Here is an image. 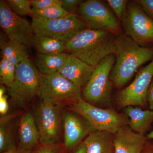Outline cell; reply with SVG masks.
Here are the masks:
<instances>
[{
    "label": "cell",
    "mask_w": 153,
    "mask_h": 153,
    "mask_svg": "<svg viewBox=\"0 0 153 153\" xmlns=\"http://www.w3.org/2000/svg\"><path fill=\"white\" fill-rule=\"evenodd\" d=\"M116 60L110 79L117 88L123 87L138 69L153 60V48L142 47L123 33L116 36Z\"/></svg>",
    "instance_id": "cell-1"
},
{
    "label": "cell",
    "mask_w": 153,
    "mask_h": 153,
    "mask_svg": "<svg viewBox=\"0 0 153 153\" xmlns=\"http://www.w3.org/2000/svg\"><path fill=\"white\" fill-rule=\"evenodd\" d=\"M116 36L105 30L87 28L66 43V51L95 67L114 53Z\"/></svg>",
    "instance_id": "cell-2"
},
{
    "label": "cell",
    "mask_w": 153,
    "mask_h": 153,
    "mask_svg": "<svg viewBox=\"0 0 153 153\" xmlns=\"http://www.w3.org/2000/svg\"><path fill=\"white\" fill-rule=\"evenodd\" d=\"M41 75L30 59L18 65L13 82L7 88L12 102L21 107L32 102L39 94Z\"/></svg>",
    "instance_id": "cell-3"
},
{
    "label": "cell",
    "mask_w": 153,
    "mask_h": 153,
    "mask_svg": "<svg viewBox=\"0 0 153 153\" xmlns=\"http://www.w3.org/2000/svg\"><path fill=\"white\" fill-rule=\"evenodd\" d=\"M66 109L84 118L95 131H106L114 134L129 120L113 108L103 109L90 104L81 98Z\"/></svg>",
    "instance_id": "cell-4"
},
{
    "label": "cell",
    "mask_w": 153,
    "mask_h": 153,
    "mask_svg": "<svg viewBox=\"0 0 153 153\" xmlns=\"http://www.w3.org/2000/svg\"><path fill=\"white\" fill-rule=\"evenodd\" d=\"M38 96L42 101L62 108L74 104L82 98V90L58 72L41 75Z\"/></svg>",
    "instance_id": "cell-5"
},
{
    "label": "cell",
    "mask_w": 153,
    "mask_h": 153,
    "mask_svg": "<svg viewBox=\"0 0 153 153\" xmlns=\"http://www.w3.org/2000/svg\"><path fill=\"white\" fill-rule=\"evenodd\" d=\"M115 60V55L112 53L96 66L90 79L82 89L84 100L95 106L109 103L112 84L110 76Z\"/></svg>",
    "instance_id": "cell-6"
},
{
    "label": "cell",
    "mask_w": 153,
    "mask_h": 153,
    "mask_svg": "<svg viewBox=\"0 0 153 153\" xmlns=\"http://www.w3.org/2000/svg\"><path fill=\"white\" fill-rule=\"evenodd\" d=\"M31 23L35 34L50 36L66 44L78 33L89 28L76 14L51 20L33 16Z\"/></svg>",
    "instance_id": "cell-7"
},
{
    "label": "cell",
    "mask_w": 153,
    "mask_h": 153,
    "mask_svg": "<svg viewBox=\"0 0 153 153\" xmlns=\"http://www.w3.org/2000/svg\"><path fill=\"white\" fill-rule=\"evenodd\" d=\"M121 24L124 34L142 47L153 48V20L135 1H128Z\"/></svg>",
    "instance_id": "cell-8"
},
{
    "label": "cell",
    "mask_w": 153,
    "mask_h": 153,
    "mask_svg": "<svg viewBox=\"0 0 153 153\" xmlns=\"http://www.w3.org/2000/svg\"><path fill=\"white\" fill-rule=\"evenodd\" d=\"M76 14L90 28L105 30L115 36L123 33L121 22L109 6L103 1H83Z\"/></svg>",
    "instance_id": "cell-9"
},
{
    "label": "cell",
    "mask_w": 153,
    "mask_h": 153,
    "mask_svg": "<svg viewBox=\"0 0 153 153\" xmlns=\"http://www.w3.org/2000/svg\"><path fill=\"white\" fill-rule=\"evenodd\" d=\"M62 107L42 101L36 110L35 117L42 144L59 143L63 130Z\"/></svg>",
    "instance_id": "cell-10"
},
{
    "label": "cell",
    "mask_w": 153,
    "mask_h": 153,
    "mask_svg": "<svg viewBox=\"0 0 153 153\" xmlns=\"http://www.w3.org/2000/svg\"><path fill=\"white\" fill-rule=\"evenodd\" d=\"M153 77V60L140 69L128 86L119 91L117 101L121 108L145 106L148 103V92Z\"/></svg>",
    "instance_id": "cell-11"
},
{
    "label": "cell",
    "mask_w": 153,
    "mask_h": 153,
    "mask_svg": "<svg viewBox=\"0 0 153 153\" xmlns=\"http://www.w3.org/2000/svg\"><path fill=\"white\" fill-rule=\"evenodd\" d=\"M0 26L10 40L20 41L29 48L33 47L32 23L11 10L3 0L0 1Z\"/></svg>",
    "instance_id": "cell-12"
},
{
    "label": "cell",
    "mask_w": 153,
    "mask_h": 153,
    "mask_svg": "<svg viewBox=\"0 0 153 153\" xmlns=\"http://www.w3.org/2000/svg\"><path fill=\"white\" fill-rule=\"evenodd\" d=\"M62 125L64 147L68 150L76 147L84 138L95 131L84 118L68 110L63 113Z\"/></svg>",
    "instance_id": "cell-13"
},
{
    "label": "cell",
    "mask_w": 153,
    "mask_h": 153,
    "mask_svg": "<svg viewBox=\"0 0 153 153\" xmlns=\"http://www.w3.org/2000/svg\"><path fill=\"white\" fill-rule=\"evenodd\" d=\"M94 68L70 54L58 73L82 90L90 79Z\"/></svg>",
    "instance_id": "cell-14"
},
{
    "label": "cell",
    "mask_w": 153,
    "mask_h": 153,
    "mask_svg": "<svg viewBox=\"0 0 153 153\" xmlns=\"http://www.w3.org/2000/svg\"><path fill=\"white\" fill-rule=\"evenodd\" d=\"M146 139L126 126L122 127L114 136L115 153H142Z\"/></svg>",
    "instance_id": "cell-15"
},
{
    "label": "cell",
    "mask_w": 153,
    "mask_h": 153,
    "mask_svg": "<svg viewBox=\"0 0 153 153\" xmlns=\"http://www.w3.org/2000/svg\"><path fill=\"white\" fill-rule=\"evenodd\" d=\"M18 148L24 150H33L41 144L40 136L35 117L31 113L22 115L18 130Z\"/></svg>",
    "instance_id": "cell-16"
},
{
    "label": "cell",
    "mask_w": 153,
    "mask_h": 153,
    "mask_svg": "<svg viewBox=\"0 0 153 153\" xmlns=\"http://www.w3.org/2000/svg\"><path fill=\"white\" fill-rule=\"evenodd\" d=\"M113 134L106 131H95L91 133L83 142L87 153H115Z\"/></svg>",
    "instance_id": "cell-17"
},
{
    "label": "cell",
    "mask_w": 153,
    "mask_h": 153,
    "mask_svg": "<svg viewBox=\"0 0 153 153\" xmlns=\"http://www.w3.org/2000/svg\"><path fill=\"white\" fill-rule=\"evenodd\" d=\"M70 54L67 52L52 55L37 53L35 59L36 67L41 75L55 74L64 65Z\"/></svg>",
    "instance_id": "cell-18"
},
{
    "label": "cell",
    "mask_w": 153,
    "mask_h": 153,
    "mask_svg": "<svg viewBox=\"0 0 153 153\" xmlns=\"http://www.w3.org/2000/svg\"><path fill=\"white\" fill-rule=\"evenodd\" d=\"M124 112L129 117L130 128L140 134L144 135L153 122V111L151 110L129 106L125 108Z\"/></svg>",
    "instance_id": "cell-19"
},
{
    "label": "cell",
    "mask_w": 153,
    "mask_h": 153,
    "mask_svg": "<svg viewBox=\"0 0 153 153\" xmlns=\"http://www.w3.org/2000/svg\"><path fill=\"white\" fill-rule=\"evenodd\" d=\"M20 114L15 113L1 117L0 119V152H4L16 148L12 121Z\"/></svg>",
    "instance_id": "cell-20"
},
{
    "label": "cell",
    "mask_w": 153,
    "mask_h": 153,
    "mask_svg": "<svg viewBox=\"0 0 153 153\" xmlns=\"http://www.w3.org/2000/svg\"><path fill=\"white\" fill-rule=\"evenodd\" d=\"M2 57L18 66L22 62L29 59V48L25 44L16 40H10L1 47Z\"/></svg>",
    "instance_id": "cell-21"
},
{
    "label": "cell",
    "mask_w": 153,
    "mask_h": 153,
    "mask_svg": "<svg viewBox=\"0 0 153 153\" xmlns=\"http://www.w3.org/2000/svg\"><path fill=\"white\" fill-rule=\"evenodd\" d=\"M66 44L50 36L35 34L33 47L37 53L44 55H52L66 52Z\"/></svg>",
    "instance_id": "cell-22"
},
{
    "label": "cell",
    "mask_w": 153,
    "mask_h": 153,
    "mask_svg": "<svg viewBox=\"0 0 153 153\" xmlns=\"http://www.w3.org/2000/svg\"><path fill=\"white\" fill-rule=\"evenodd\" d=\"M33 17L36 16L46 19H55L63 18L69 15L63 9L60 2L55 5L43 10L32 8Z\"/></svg>",
    "instance_id": "cell-23"
},
{
    "label": "cell",
    "mask_w": 153,
    "mask_h": 153,
    "mask_svg": "<svg viewBox=\"0 0 153 153\" xmlns=\"http://www.w3.org/2000/svg\"><path fill=\"white\" fill-rule=\"evenodd\" d=\"M17 66L5 57H2L0 62V82L9 87L13 82Z\"/></svg>",
    "instance_id": "cell-24"
},
{
    "label": "cell",
    "mask_w": 153,
    "mask_h": 153,
    "mask_svg": "<svg viewBox=\"0 0 153 153\" xmlns=\"http://www.w3.org/2000/svg\"><path fill=\"white\" fill-rule=\"evenodd\" d=\"M9 8L18 16H33L32 8L29 0H7L5 1Z\"/></svg>",
    "instance_id": "cell-25"
},
{
    "label": "cell",
    "mask_w": 153,
    "mask_h": 153,
    "mask_svg": "<svg viewBox=\"0 0 153 153\" xmlns=\"http://www.w3.org/2000/svg\"><path fill=\"white\" fill-rule=\"evenodd\" d=\"M128 1L126 0H107L110 8L121 22L125 14Z\"/></svg>",
    "instance_id": "cell-26"
},
{
    "label": "cell",
    "mask_w": 153,
    "mask_h": 153,
    "mask_svg": "<svg viewBox=\"0 0 153 153\" xmlns=\"http://www.w3.org/2000/svg\"><path fill=\"white\" fill-rule=\"evenodd\" d=\"M64 148V144L60 143L52 144H40L32 153H63Z\"/></svg>",
    "instance_id": "cell-27"
},
{
    "label": "cell",
    "mask_w": 153,
    "mask_h": 153,
    "mask_svg": "<svg viewBox=\"0 0 153 153\" xmlns=\"http://www.w3.org/2000/svg\"><path fill=\"white\" fill-rule=\"evenodd\" d=\"M82 1L81 0H61L63 9L69 14H76L79 5Z\"/></svg>",
    "instance_id": "cell-28"
},
{
    "label": "cell",
    "mask_w": 153,
    "mask_h": 153,
    "mask_svg": "<svg viewBox=\"0 0 153 153\" xmlns=\"http://www.w3.org/2000/svg\"><path fill=\"white\" fill-rule=\"evenodd\" d=\"M60 0H31L30 5L33 9L43 10L57 4Z\"/></svg>",
    "instance_id": "cell-29"
},
{
    "label": "cell",
    "mask_w": 153,
    "mask_h": 153,
    "mask_svg": "<svg viewBox=\"0 0 153 153\" xmlns=\"http://www.w3.org/2000/svg\"><path fill=\"white\" fill-rule=\"evenodd\" d=\"M135 1L153 20V0H135Z\"/></svg>",
    "instance_id": "cell-30"
},
{
    "label": "cell",
    "mask_w": 153,
    "mask_h": 153,
    "mask_svg": "<svg viewBox=\"0 0 153 153\" xmlns=\"http://www.w3.org/2000/svg\"><path fill=\"white\" fill-rule=\"evenodd\" d=\"M7 99L8 96L5 94L0 96V113L2 115H5L9 110Z\"/></svg>",
    "instance_id": "cell-31"
},
{
    "label": "cell",
    "mask_w": 153,
    "mask_h": 153,
    "mask_svg": "<svg viewBox=\"0 0 153 153\" xmlns=\"http://www.w3.org/2000/svg\"><path fill=\"white\" fill-rule=\"evenodd\" d=\"M147 100L150 110L153 111V77L148 91Z\"/></svg>",
    "instance_id": "cell-32"
},
{
    "label": "cell",
    "mask_w": 153,
    "mask_h": 153,
    "mask_svg": "<svg viewBox=\"0 0 153 153\" xmlns=\"http://www.w3.org/2000/svg\"><path fill=\"white\" fill-rule=\"evenodd\" d=\"M73 153H87V149L83 142L76 146Z\"/></svg>",
    "instance_id": "cell-33"
},
{
    "label": "cell",
    "mask_w": 153,
    "mask_h": 153,
    "mask_svg": "<svg viewBox=\"0 0 153 153\" xmlns=\"http://www.w3.org/2000/svg\"><path fill=\"white\" fill-rule=\"evenodd\" d=\"M33 150H24L18 147L1 153H32Z\"/></svg>",
    "instance_id": "cell-34"
},
{
    "label": "cell",
    "mask_w": 153,
    "mask_h": 153,
    "mask_svg": "<svg viewBox=\"0 0 153 153\" xmlns=\"http://www.w3.org/2000/svg\"><path fill=\"white\" fill-rule=\"evenodd\" d=\"M142 153H153V143L146 145Z\"/></svg>",
    "instance_id": "cell-35"
},
{
    "label": "cell",
    "mask_w": 153,
    "mask_h": 153,
    "mask_svg": "<svg viewBox=\"0 0 153 153\" xmlns=\"http://www.w3.org/2000/svg\"><path fill=\"white\" fill-rule=\"evenodd\" d=\"M147 138L149 139H153V130L149 134H148Z\"/></svg>",
    "instance_id": "cell-36"
}]
</instances>
